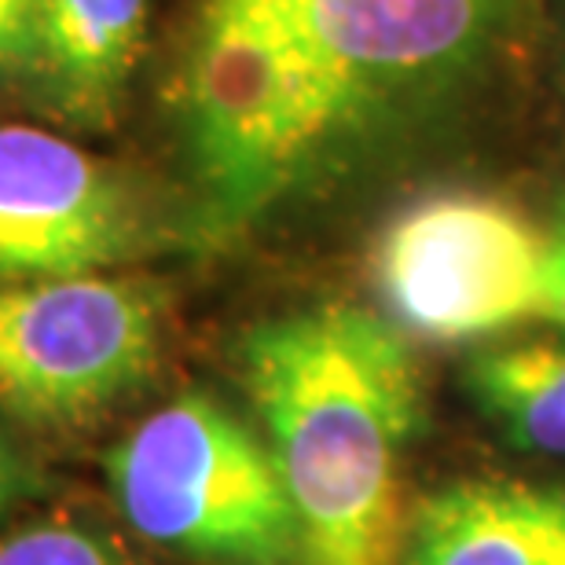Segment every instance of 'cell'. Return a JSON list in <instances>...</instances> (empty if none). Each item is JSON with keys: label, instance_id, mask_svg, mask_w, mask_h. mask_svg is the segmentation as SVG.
<instances>
[{"label": "cell", "instance_id": "obj_1", "mask_svg": "<svg viewBox=\"0 0 565 565\" xmlns=\"http://www.w3.org/2000/svg\"><path fill=\"white\" fill-rule=\"evenodd\" d=\"M522 0H199L177 115L206 221L239 232L379 137L451 115Z\"/></svg>", "mask_w": 565, "mask_h": 565}, {"label": "cell", "instance_id": "obj_2", "mask_svg": "<svg viewBox=\"0 0 565 565\" xmlns=\"http://www.w3.org/2000/svg\"><path fill=\"white\" fill-rule=\"evenodd\" d=\"M243 382L298 525V565H401L404 451L423 423L408 338L327 301L243 338Z\"/></svg>", "mask_w": 565, "mask_h": 565}, {"label": "cell", "instance_id": "obj_3", "mask_svg": "<svg viewBox=\"0 0 565 565\" xmlns=\"http://www.w3.org/2000/svg\"><path fill=\"white\" fill-rule=\"evenodd\" d=\"M126 522L210 565H298V525L276 459L206 393H184L107 456Z\"/></svg>", "mask_w": 565, "mask_h": 565}, {"label": "cell", "instance_id": "obj_4", "mask_svg": "<svg viewBox=\"0 0 565 565\" xmlns=\"http://www.w3.org/2000/svg\"><path fill=\"white\" fill-rule=\"evenodd\" d=\"M547 243L511 202L445 188L408 202L375 243V287L390 323L451 345L540 316Z\"/></svg>", "mask_w": 565, "mask_h": 565}, {"label": "cell", "instance_id": "obj_5", "mask_svg": "<svg viewBox=\"0 0 565 565\" xmlns=\"http://www.w3.org/2000/svg\"><path fill=\"white\" fill-rule=\"evenodd\" d=\"M162 331L140 279H0V408L38 426L96 419L151 375Z\"/></svg>", "mask_w": 565, "mask_h": 565}, {"label": "cell", "instance_id": "obj_6", "mask_svg": "<svg viewBox=\"0 0 565 565\" xmlns=\"http://www.w3.org/2000/svg\"><path fill=\"white\" fill-rule=\"evenodd\" d=\"M143 217L118 169L44 129H0V279H66L118 265Z\"/></svg>", "mask_w": 565, "mask_h": 565}, {"label": "cell", "instance_id": "obj_7", "mask_svg": "<svg viewBox=\"0 0 565 565\" xmlns=\"http://www.w3.org/2000/svg\"><path fill=\"white\" fill-rule=\"evenodd\" d=\"M401 565H565V484H448L419 507Z\"/></svg>", "mask_w": 565, "mask_h": 565}, {"label": "cell", "instance_id": "obj_8", "mask_svg": "<svg viewBox=\"0 0 565 565\" xmlns=\"http://www.w3.org/2000/svg\"><path fill=\"white\" fill-rule=\"evenodd\" d=\"M147 0H38L26 71L55 110L107 118L137 66Z\"/></svg>", "mask_w": 565, "mask_h": 565}, {"label": "cell", "instance_id": "obj_9", "mask_svg": "<svg viewBox=\"0 0 565 565\" xmlns=\"http://www.w3.org/2000/svg\"><path fill=\"white\" fill-rule=\"evenodd\" d=\"M462 386L514 448L565 459V345L484 349L462 371Z\"/></svg>", "mask_w": 565, "mask_h": 565}, {"label": "cell", "instance_id": "obj_10", "mask_svg": "<svg viewBox=\"0 0 565 565\" xmlns=\"http://www.w3.org/2000/svg\"><path fill=\"white\" fill-rule=\"evenodd\" d=\"M0 565H132L115 540L93 525L49 518L0 536Z\"/></svg>", "mask_w": 565, "mask_h": 565}, {"label": "cell", "instance_id": "obj_11", "mask_svg": "<svg viewBox=\"0 0 565 565\" xmlns=\"http://www.w3.org/2000/svg\"><path fill=\"white\" fill-rule=\"evenodd\" d=\"M33 15L38 0H0V77L30 66Z\"/></svg>", "mask_w": 565, "mask_h": 565}, {"label": "cell", "instance_id": "obj_12", "mask_svg": "<svg viewBox=\"0 0 565 565\" xmlns=\"http://www.w3.org/2000/svg\"><path fill=\"white\" fill-rule=\"evenodd\" d=\"M540 316L565 327V235L547 243L544 279H540Z\"/></svg>", "mask_w": 565, "mask_h": 565}, {"label": "cell", "instance_id": "obj_13", "mask_svg": "<svg viewBox=\"0 0 565 565\" xmlns=\"http://www.w3.org/2000/svg\"><path fill=\"white\" fill-rule=\"evenodd\" d=\"M19 492H22V467H19L15 451L0 440V514L19 500Z\"/></svg>", "mask_w": 565, "mask_h": 565}]
</instances>
